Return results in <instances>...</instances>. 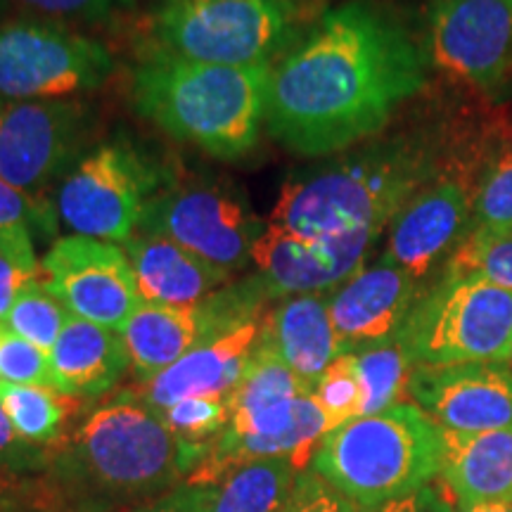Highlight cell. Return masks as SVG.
I'll return each instance as SVG.
<instances>
[{
  "instance_id": "cell-1",
  "label": "cell",
  "mask_w": 512,
  "mask_h": 512,
  "mask_svg": "<svg viewBox=\"0 0 512 512\" xmlns=\"http://www.w3.org/2000/svg\"><path fill=\"white\" fill-rule=\"evenodd\" d=\"M427 57L392 10L347 0L325 12L275 64L266 126L302 157H325L377 136L425 86Z\"/></svg>"
},
{
  "instance_id": "cell-2",
  "label": "cell",
  "mask_w": 512,
  "mask_h": 512,
  "mask_svg": "<svg viewBox=\"0 0 512 512\" xmlns=\"http://www.w3.org/2000/svg\"><path fill=\"white\" fill-rule=\"evenodd\" d=\"M166 425L162 413L126 394L88 415L53 460L64 512L133 510L157 501L207 456Z\"/></svg>"
},
{
  "instance_id": "cell-3",
  "label": "cell",
  "mask_w": 512,
  "mask_h": 512,
  "mask_svg": "<svg viewBox=\"0 0 512 512\" xmlns=\"http://www.w3.org/2000/svg\"><path fill=\"white\" fill-rule=\"evenodd\" d=\"M439 174V147L422 136H394L292 176L268 226L306 238L384 230Z\"/></svg>"
},
{
  "instance_id": "cell-4",
  "label": "cell",
  "mask_w": 512,
  "mask_h": 512,
  "mask_svg": "<svg viewBox=\"0 0 512 512\" xmlns=\"http://www.w3.org/2000/svg\"><path fill=\"white\" fill-rule=\"evenodd\" d=\"M273 64L221 67L150 48L133 76L138 112L219 159L247 155L266 121Z\"/></svg>"
},
{
  "instance_id": "cell-5",
  "label": "cell",
  "mask_w": 512,
  "mask_h": 512,
  "mask_svg": "<svg viewBox=\"0 0 512 512\" xmlns=\"http://www.w3.org/2000/svg\"><path fill=\"white\" fill-rule=\"evenodd\" d=\"M441 463L444 432L415 403H396L325 434L311 472L361 510H373L430 486Z\"/></svg>"
},
{
  "instance_id": "cell-6",
  "label": "cell",
  "mask_w": 512,
  "mask_h": 512,
  "mask_svg": "<svg viewBox=\"0 0 512 512\" xmlns=\"http://www.w3.org/2000/svg\"><path fill=\"white\" fill-rule=\"evenodd\" d=\"M311 392V384L283 361L256 347L245 375L228 396L226 430L214 439L188 482L214 484L233 467L266 458H285L299 472L309 470L320 441L330 432Z\"/></svg>"
},
{
  "instance_id": "cell-7",
  "label": "cell",
  "mask_w": 512,
  "mask_h": 512,
  "mask_svg": "<svg viewBox=\"0 0 512 512\" xmlns=\"http://www.w3.org/2000/svg\"><path fill=\"white\" fill-rule=\"evenodd\" d=\"M309 0H157L152 48L190 62L264 67L297 38Z\"/></svg>"
},
{
  "instance_id": "cell-8",
  "label": "cell",
  "mask_w": 512,
  "mask_h": 512,
  "mask_svg": "<svg viewBox=\"0 0 512 512\" xmlns=\"http://www.w3.org/2000/svg\"><path fill=\"white\" fill-rule=\"evenodd\" d=\"M399 342L413 368L510 361L512 290L439 278L415 304Z\"/></svg>"
},
{
  "instance_id": "cell-9",
  "label": "cell",
  "mask_w": 512,
  "mask_h": 512,
  "mask_svg": "<svg viewBox=\"0 0 512 512\" xmlns=\"http://www.w3.org/2000/svg\"><path fill=\"white\" fill-rule=\"evenodd\" d=\"M112 53L67 24L38 17L0 22V100H62L112 74Z\"/></svg>"
},
{
  "instance_id": "cell-10",
  "label": "cell",
  "mask_w": 512,
  "mask_h": 512,
  "mask_svg": "<svg viewBox=\"0 0 512 512\" xmlns=\"http://www.w3.org/2000/svg\"><path fill=\"white\" fill-rule=\"evenodd\" d=\"M159 178L131 145H102L64 176L57 214L74 235L105 242L131 240Z\"/></svg>"
},
{
  "instance_id": "cell-11",
  "label": "cell",
  "mask_w": 512,
  "mask_h": 512,
  "mask_svg": "<svg viewBox=\"0 0 512 512\" xmlns=\"http://www.w3.org/2000/svg\"><path fill=\"white\" fill-rule=\"evenodd\" d=\"M427 64L501 98L512 83V0H427Z\"/></svg>"
},
{
  "instance_id": "cell-12",
  "label": "cell",
  "mask_w": 512,
  "mask_h": 512,
  "mask_svg": "<svg viewBox=\"0 0 512 512\" xmlns=\"http://www.w3.org/2000/svg\"><path fill=\"white\" fill-rule=\"evenodd\" d=\"M266 226L219 185H174L147 202L138 233L174 240L211 264L233 271L252 259Z\"/></svg>"
},
{
  "instance_id": "cell-13",
  "label": "cell",
  "mask_w": 512,
  "mask_h": 512,
  "mask_svg": "<svg viewBox=\"0 0 512 512\" xmlns=\"http://www.w3.org/2000/svg\"><path fill=\"white\" fill-rule=\"evenodd\" d=\"M88 110L76 100L0 102V178L36 195L81 162Z\"/></svg>"
},
{
  "instance_id": "cell-14",
  "label": "cell",
  "mask_w": 512,
  "mask_h": 512,
  "mask_svg": "<svg viewBox=\"0 0 512 512\" xmlns=\"http://www.w3.org/2000/svg\"><path fill=\"white\" fill-rule=\"evenodd\" d=\"M41 278L72 316L121 330L143 304L124 249L114 242L67 235L41 261Z\"/></svg>"
},
{
  "instance_id": "cell-15",
  "label": "cell",
  "mask_w": 512,
  "mask_h": 512,
  "mask_svg": "<svg viewBox=\"0 0 512 512\" xmlns=\"http://www.w3.org/2000/svg\"><path fill=\"white\" fill-rule=\"evenodd\" d=\"M406 394L446 434L512 427L510 361L415 366Z\"/></svg>"
},
{
  "instance_id": "cell-16",
  "label": "cell",
  "mask_w": 512,
  "mask_h": 512,
  "mask_svg": "<svg viewBox=\"0 0 512 512\" xmlns=\"http://www.w3.org/2000/svg\"><path fill=\"white\" fill-rule=\"evenodd\" d=\"M382 230L361 228L339 235H294L266 226L252 247V261L271 297L332 292L366 268V256Z\"/></svg>"
},
{
  "instance_id": "cell-17",
  "label": "cell",
  "mask_w": 512,
  "mask_h": 512,
  "mask_svg": "<svg viewBox=\"0 0 512 512\" xmlns=\"http://www.w3.org/2000/svg\"><path fill=\"white\" fill-rule=\"evenodd\" d=\"M422 294L420 280L387 259L332 290L330 318L344 354L399 337Z\"/></svg>"
},
{
  "instance_id": "cell-18",
  "label": "cell",
  "mask_w": 512,
  "mask_h": 512,
  "mask_svg": "<svg viewBox=\"0 0 512 512\" xmlns=\"http://www.w3.org/2000/svg\"><path fill=\"white\" fill-rule=\"evenodd\" d=\"M470 211V190L458 178L448 176L427 185L394 216L382 259L422 280L465 238Z\"/></svg>"
},
{
  "instance_id": "cell-19",
  "label": "cell",
  "mask_w": 512,
  "mask_h": 512,
  "mask_svg": "<svg viewBox=\"0 0 512 512\" xmlns=\"http://www.w3.org/2000/svg\"><path fill=\"white\" fill-rule=\"evenodd\" d=\"M259 330V320H249L226 335L200 344L164 373L143 382L140 399L159 413L190 396L228 399L252 361Z\"/></svg>"
},
{
  "instance_id": "cell-20",
  "label": "cell",
  "mask_w": 512,
  "mask_h": 512,
  "mask_svg": "<svg viewBox=\"0 0 512 512\" xmlns=\"http://www.w3.org/2000/svg\"><path fill=\"white\" fill-rule=\"evenodd\" d=\"M256 347L283 361L294 375L313 387L344 354L330 318V292L283 299L261 320Z\"/></svg>"
},
{
  "instance_id": "cell-21",
  "label": "cell",
  "mask_w": 512,
  "mask_h": 512,
  "mask_svg": "<svg viewBox=\"0 0 512 512\" xmlns=\"http://www.w3.org/2000/svg\"><path fill=\"white\" fill-rule=\"evenodd\" d=\"M124 252L136 275L140 297L150 304H200L230 275L226 268L159 235L136 233L124 242Z\"/></svg>"
},
{
  "instance_id": "cell-22",
  "label": "cell",
  "mask_w": 512,
  "mask_h": 512,
  "mask_svg": "<svg viewBox=\"0 0 512 512\" xmlns=\"http://www.w3.org/2000/svg\"><path fill=\"white\" fill-rule=\"evenodd\" d=\"M48 356L53 389L69 399L107 394L131 363L117 330L102 328L72 313Z\"/></svg>"
},
{
  "instance_id": "cell-23",
  "label": "cell",
  "mask_w": 512,
  "mask_h": 512,
  "mask_svg": "<svg viewBox=\"0 0 512 512\" xmlns=\"http://www.w3.org/2000/svg\"><path fill=\"white\" fill-rule=\"evenodd\" d=\"M441 486L456 505L512 503V427L446 434Z\"/></svg>"
},
{
  "instance_id": "cell-24",
  "label": "cell",
  "mask_w": 512,
  "mask_h": 512,
  "mask_svg": "<svg viewBox=\"0 0 512 512\" xmlns=\"http://www.w3.org/2000/svg\"><path fill=\"white\" fill-rule=\"evenodd\" d=\"M299 470L285 458L252 460L211 484L209 512H285Z\"/></svg>"
},
{
  "instance_id": "cell-25",
  "label": "cell",
  "mask_w": 512,
  "mask_h": 512,
  "mask_svg": "<svg viewBox=\"0 0 512 512\" xmlns=\"http://www.w3.org/2000/svg\"><path fill=\"white\" fill-rule=\"evenodd\" d=\"M351 358L363 389L361 415L382 413L401 403V396L408 392L413 363L399 337L358 349Z\"/></svg>"
},
{
  "instance_id": "cell-26",
  "label": "cell",
  "mask_w": 512,
  "mask_h": 512,
  "mask_svg": "<svg viewBox=\"0 0 512 512\" xmlns=\"http://www.w3.org/2000/svg\"><path fill=\"white\" fill-rule=\"evenodd\" d=\"M64 401L67 396L50 387L0 382V406L17 437L31 444H48L60 437L64 415H67Z\"/></svg>"
},
{
  "instance_id": "cell-27",
  "label": "cell",
  "mask_w": 512,
  "mask_h": 512,
  "mask_svg": "<svg viewBox=\"0 0 512 512\" xmlns=\"http://www.w3.org/2000/svg\"><path fill=\"white\" fill-rule=\"evenodd\" d=\"M441 278L477 280L512 290V233H467L448 254Z\"/></svg>"
},
{
  "instance_id": "cell-28",
  "label": "cell",
  "mask_w": 512,
  "mask_h": 512,
  "mask_svg": "<svg viewBox=\"0 0 512 512\" xmlns=\"http://www.w3.org/2000/svg\"><path fill=\"white\" fill-rule=\"evenodd\" d=\"M67 318L69 311L64 309L60 299L48 290L43 278H36L19 290L5 325L15 335L24 337L27 342L50 354Z\"/></svg>"
},
{
  "instance_id": "cell-29",
  "label": "cell",
  "mask_w": 512,
  "mask_h": 512,
  "mask_svg": "<svg viewBox=\"0 0 512 512\" xmlns=\"http://www.w3.org/2000/svg\"><path fill=\"white\" fill-rule=\"evenodd\" d=\"M505 169H512V95H505L496 105H491L479 128L477 143L467 150V164L460 176H463L465 188V178L477 181V190L484 178Z\"/></svg>"
},
{
  "instance_id": "cell-30",
  "label": "cell",
  "mask_w": 512,
  "mask_h": 512,
  "mask_svg": "<svg viewBox=\"0 0 512 512\" xmlns=\"http://www.w3.org/2000/svg\"><path fill=\"white\" fill-rule=\"evenodd\" d=\"M41 278L29 226L0 230V323L8 320L19 290L31 280Z\"/></svg>"
},
{
  "instance_id": "cell-31",
  "label": "cell",
  "mask_w": 512,
  "mask_h": 512,
  "mask_svg": "<svg viewBox=\"0 0 512 512\" xmlns=\"http://www.w3.org/2000/svg\"><path fill=\"white\" fill-rule=\"evenodd\" d=\"M313 399L323 408L328 418L330 432L342 427L344 422L361 418L363 411V389L358 382L354 358L351 354H342L332 366L318 377L313 384Z\"/></svg>"
},
{
  "instance_id": "cell-32",
  "label": "cell",
  "mask_w": 512,
  "mask_h": 512,
  "mask_svg": "<svg viewBox=\"0 0 512 512\" xmlns=\"http://www.w3.org/2000/svg\"><path fill=\"white\" fill-rule=\"evenodd\" d=\"M136 8V0H0V10L22 12L19 17L53 19V22H110Z\"/></svg>"
},
{
  "instance_id": "cell-33",
  "label": "cell",
  "mask_w": 512,
  "mask_h": 512,
  "mask_svg": "<svg viewBox=\"0 0 512 512\" xmlns=\"http://www.w3.org/2000/svg\"><path fill=\"white\" fill-rule=\"evenodd\" d=\"M166 425L178 437L192 444H204V439L219 437L230 420L228 399H211V396H190L176 401L162 411Z\"/></svg>"
},
{
  "instance_id": "cell-34",
  "label": "cell",
  "mask_w": 512,
  "mask_h": 512,
  "mask_svg": "<svg viewBox=\"0 0 512 512\" xmlns=\"http://www.w3.org/2000/svg\"><path fill=\"white\" fill-rule=\"evenodd\" d=\"M0 382L53 389L50 356L0 323Z\"/></svg>"
},
{
  "instance_id": "cell-35",
  "label": "cell",
  "mask_w": 512,
  "mask_h": 512,
  "mask_svg": "<svg viewBox=\"0 0 512 512\" xmlns=\"http://www.w3.org/2000/svg\"><path fill=\"white\" fill-rule=\"evenodd\" d=\"M467 233H512V169L496 171L475 190Z\"/></svg>"
},
{
  "instance_id": "cell-36",
  "label": "cell",
  "mask_w": 512,
  "mask_h": 512,
  "mask_svg": "<svg viewBox=\"0 0 512 512\" xmlns=\"http://www.w3.org/2000/svg\"><path fill=\"white\" fill-rule=\"evenodd\" d=\"M285 512H366L354 501L332 489L328 482H323L316 472L306 470L299 472L297 484H294L292 498L287 503Z\"/></svg>"
},
{
  "instance_id": "cell-37",
  "label": "cell",
  "mask_w": 512,
  "mask_h": 512,
  "mask_svg": "<svg viewBox=\"0 0 512 512\" xmlns=\"http://www.w3.org/2000/svg\"><path fill=\"white\" fill-rule=\"evenodd\" d=\"M12 226H38L53 230V211L38 200L36 195L12 188L0 178V230Z\"/></svg>"
},
{
  "instance_id": "cell-38",
  "label": "cell",
  "mask_w": 512,
  "mask_h": 512,
  "mask_svg": "<svg viewBox=\"0 0 512 512\" xmlns=\"http://www.w3.org/2000/svg\"><path fill=\"white\" fill-rule=\"evenodd\" d=\"M211 484L185 482L169 494L128 512H209Z\"/></svg>"
},
{
  "instance_id": "cell-39",
  "label": "cell",
  "mask_w": 512,
  "mask_h": 512,
  "mask_svg": "<svg viewBox=\"0 0 512 512\" xmlns=\"http://www.w3.org/2000/svg\"><path fill=\"white\" fill-rule=\"evenodd\" d=\"M366 512H456L453 510V501H448V496L441 489L434 486H425V489L415 491L411 496L396 498L384 505H377L373 510Z\"/></svg>"
},
{
  "instance_id": "cell-40",
  "label": "cell",
  "mask_w": 512,
  "mask_h": 512,
  "mask_svg": "<svg viewBox=\"0 0 512 512\" xmlns=\"http://www.w3.org/2000/svg\"><path fill=\"white\" fill-rule=\"evenodd\" d=\"M38 453L36 448H29L24 444V439L17 437V432L12 430L8 415H5L3 406H0V463L17 467V465H36L38 463Z\"/></svg>"
},
{
  "instance_id": "cell-41",
  "label": "cell",
  "mask_w": 512,
  "mask_h": 512,
  "mask_svg": "<svg viewBox=\"0 0 512 512\" xmlns=\"http://www.w3.org/2000/svg\"><path fill=\"white\" fill-rule=\"evenodd\" d=\"M456 512H512V503H475V505H456Z\"/></svg>"
},
{
  "instance_id": "cell-42",
  "label": "cell",
  "mask_w": 512,
  "mask_h": 512,
  "mask_svg": "<svg viewBox=\"0 0 512 512\" xmlns=\"http://www.w3.org/2000/svg\"><path fill=\"white\" fill-rule=\"evenodd\" d=\"M510 368H512V349H510Z\"/></svg>"
}]
</instances>
